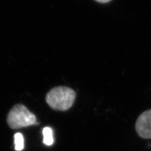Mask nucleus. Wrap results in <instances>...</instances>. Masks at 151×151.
<instances>
[{"mask_svg": "<svg viewBox=\"0 0 151 151\" xmlns=\"http://www.w3.org/2000/svg\"><path fill=\"white\" fill-rule=\"evenodd\" d=\"M6 122L12 129L39 124L36 116L22 104H17L12 108L7 115Z\"/></svg>", "mask_w": 151, "mask_h": 151, "instance_id": "nucleus-2", "label": "nucleus"}, {"mask_svg": "<svg viewBox=\"0 0 151 151\" xmlns=\"http://www.w3.org/2000/svg\"><path fill=\"white\" fill-rule=\"evenodd\" d=\"M42 134L44 136L43 142L47 146H50L54 143L53 132L50 127H46L43 129Z\"/></svg>", "mask_w": 151, "mask_h": 151, "instance_id": "nucleus-4", "label": "nucleus"}, {"mask_svg": "<svg viewBox=\"0 0 151 151\" xmlns=\"http://www.w3.org/2000/svg\"><path fill=\"white\" fill-rule=\"evenodd\" d=\"M15 138V149L17 151H21L24 149V138L23 135L18 132L14 135Z\"/></svg>", "mask_w": 151, "mask_h": 151, "instance_id": "nucleus-5", "label": "nucleus"}, {"mask_svg": "<svg viewBox=\"0 0 151 151\" xmlns=\"http://www.w3.org/2000/svg\"><path fill=\"white\" fill-rule=\"evenodd\" d=\"M75 98L76 93L73 89L66 86H58L47 94L45 101L52 109L64 111L73 106Z\"/></svg>", "mask_w": 151, "mask_h": 151, "instance_id": "nucleus-1", "label": "nucleus"}, {"mask_svg": "<svg viewBox=\"0 0 151 151\" xmlns=\"http://www.w3.org/2000/svg\"><path fill=\"white\" fill-rule=\"evenodd\" d=\"M137 133L143 139H151V110L145 111L139 116L135 124Z\"/></svg>", "mask_w": 151, "mask_h": 151, "instance_id": "nucleus-3", "label": "nucleus"}, {"mask_svg": "<svg viewBox=\"0 0 151 151\" xmlns=\"http://www.w3.org/2000/svg\"><path fill=\"white\" fill-rule=\"evenodd\" d=\"M95 1L99 2V3H106L110 1L111 0H95Z\"/></svg>", "mask_w": 151, "mask_h": 151, "instance_id": "nucleus-6", "label": "nucleus"}]
</instances>
